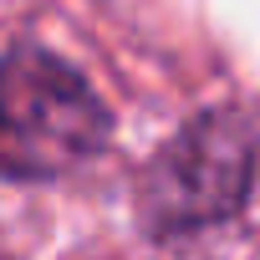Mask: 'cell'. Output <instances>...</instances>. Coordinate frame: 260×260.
<instances>
[{"mask_svg": "<svg viewBox=\"0 0 260 260\" xmlns=\"http://www.w3.org/2000/svg\"><path fill=\"white\" fill-rule=\"evenodd\" d=\"M255 174V133L240 112H204L158 148L138 179V214L153 235H184L240 214Z\"/></svg>", "mask_w": 260, "mask_h": 260, "instance_id": "cell-2", "label": "cell"}, {"mask_svg": "<svg viewBox=\"0 0 260 260\" xmlns=\"http://www.w3.org/2000/svg\"><path fill=\"white\" fill-rule=\"evenodd\" d=\"M107 107L61 56L21 46L0 56V179H61L107 143Z\"/></svg>", "mask_w": 260, "mask_h": 260, "instance_id": "cell-1", "label": "cell"}]
</instances>
